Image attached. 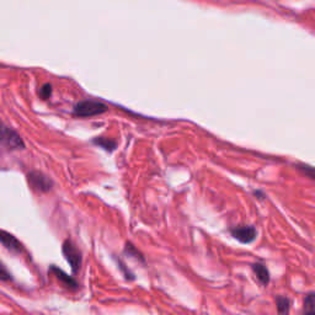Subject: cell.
Returning a JSON list of instances; mask_svg holds the SVG:
<instances>
[{
	"label": "cell",
	"mask_w": 315,
	"mask_h": 315,
	"mask_svg": "<svg viewBox=\"0 0 315 315\" xmlns=\"http://www.w3.org/2000/svg\"><path fill=\"white\" fill-rule=\"evenodd\" d=\"M0 243H2L5 248L9 249V250L12 251H15V253L23 251V245H21V243L19 242L14 235H12L8 232L0 231Z\"/></svg>",
	"instance_id": "obj_7"
},
{
	"label": "cell",
	"mask_w": 315,
	"mask_h": 315,
	"mask_svg": "<svg viewBox=\"0 0 315 315\" xmlns=\"http://www.w3.org/2000/svg\"><path fill=\"white\" fill-rule=\"evenodd\" d=\"M0 279L3 281H10L12 279V276H10V272L8 271V268L4 266L2 261H0Z\"/></svg>",
	"instance_id": "obj_12"
},
{
	"label": "cell",
	"mask_w": 315,
	"mask_h": 315,
	"mask_svg": "<svg viewBox=\"0 0 315 315\" xmlns=\"http://www.w3.org/2000/svg\"><path fill=\"white\" fill-rule=\"evenodd\" d=\"M51 92H52V86L49 84L43 85L42 89H41V96L43 98H48L51 96Z\"/></svg>",
	"instance_id": "obj_13"
},
{
	"label": "cell",
	"mask_w": 315,
	"mask_h": 315,
	"mask_svg": "<svg viewBox=\"0 0 315 315\" xmlns=\"http://www.w3.org/2000/svg\"><path fill=\"white\" fill-rule=\"evenodd\" d=\"M0 143L3 146L10 148V149H21L24 148V143L19 134L8 128L7 126L0 122Z\"/></svg>",
	"instance_id": "obj_3"
},
{
	"label": "cell",
	"mask_w": 315,
	"mask_h": 315,
	"mask_svg": "<svg viewBox=\"0 0 315 315\" xmlns=\"http://www.w3.org/2000/svg\"><path fill=\"white\" fill-rule=\"evenodd\" d=\"M232 235L242 244H251L256 239L257 232L254 227L251 226H240V227H235L233 228Z\"/></svg>",
	"instance_id": "obj_5"
},
{
	"label": "cell",
	"mask_w": 315,
	"mask_h": 315,
	"mask_svg": "<svg viewBox=\"0 0 315 315\" xmlns=\"http://www.w3.org/2000/svg\"><path fill=\"white\" fill-rule=\"evenodd\" d=\"M125 254L127 255V256L132 257V259L137 260V261H141V262H146V260H144V256L143 254L141 253V251L138 250V249L136 248V246L133 245L131 242H127L125 245Z\"/></svg>",
	"instance_id": "obj_9"
},
{
	"label": "cell",
	"mask_w": 315,
	"mask_h": 315,
	"mask_svg": "<svg viewBox=\"0 0 315 315\" xmlns=\"http://www.w3.org/2000/svg\"><path fill=\"white\" fill-rule=\"evenodd\" d=\"M276 305H277V310L281 315H287L289 313L291 302H289V299L287 297L276 298Z\"/></svg>",
	"instance_id": "obj_11"
},
{
	"label": "cell",
	"mask_w": 315,
	"mask_h": 315,
	"mask_svg": "<svg viewBox=\"0 0 315 315\" xmlns=\"http://www.w3.org/2000/svg\"><path fill=\"white\" fill-rule=\"evenodd\" d=\"M49 271H51V273H53L54 277L58 279L62 284H64L67 288H69V289L78 288V282H76L73 277L68 276L64 271L61 270V268H58L57 266H51Z\"/></svg>",
	"instance_id": "obj_6"
},
{
	"label": "cell",
	"mask_w": 315,
	"mask_h": 315,
	"mask_svg": "<svg viewBox=\"0 0 315 315\" xmlns=\"http://www.w3.org/2000/svg\"><path fill=\"white\" fill-rule=\"evenodd\" d=\"M302 315H315V294L309 293L304 299V308Z\"/></svg>",
	"instance_id": "obj_10"
},
{
	"label": "cell",
	"mask_w": 315,
	"mask_h": 315,
	"mask_svg": "<svg viewBox=\"0 0 315 315\" xmlns=\"http://www.w3.org/2000/svg\"><path fill=\"white\" fill-rule=\"evenodd\" d=\"M62 253L64 255L65 260L68 261V264L72 267L73 272H78L80 270L81 266V253L79 251V249L76 248L75 244L72 240L67 239L63 243L62 246Z\"/></svg>",
	"instance_id": "obj_1"
},
{
	"label": "cell",
	"mask_w": 315,
	"mask_h": 315,
	"mask_svg": "<svg viewBox=\"0 0 315 315\" xmlns=\"http://www.w3.org/2000/svg\"><path fill=\"white\" fill-rule=\"evenodd\" d=\"M106 110H108V108L102 102H98V101H83V102H79L75 106L74 112L80 117H89L102 114Z\"/></svg>",
	"instance_id": "obj_2"
},
{
	"label": "cell",
	"mask_w": 315,
	"mask_h": 315,
	"mask_svg": "<svg viewBox=\"0 0 315 315\" xmlns=\"http://www.w3.org/2000/svg\"><path fill=\"white\" fill-rule=\"evenodd\" d=\"M251 268H253L257 281H259L262 286L266 287L268 282H270V272H268V268L265 266L264 264H261V262H255V264H253V266H251Z\"/></svg>",
	"instance_id": "obj_8"
},
{
	"label": "cell",
	"mask_w": 315,
	"mask_h": 315,
	"mask_svg": "<svg viewBox=\"0 0 315 315\" xmlns=\"http://www.w3.org/2000/svg\"><path fill=\"white\" fill-rule=\"evenodd\" d=\"M29 183L35 191L37 192H48L52 188V181L46 175L41 172H30L29 174Z\"/></svg>",
	"instance_id": "obj_4"
}]
</instances>
